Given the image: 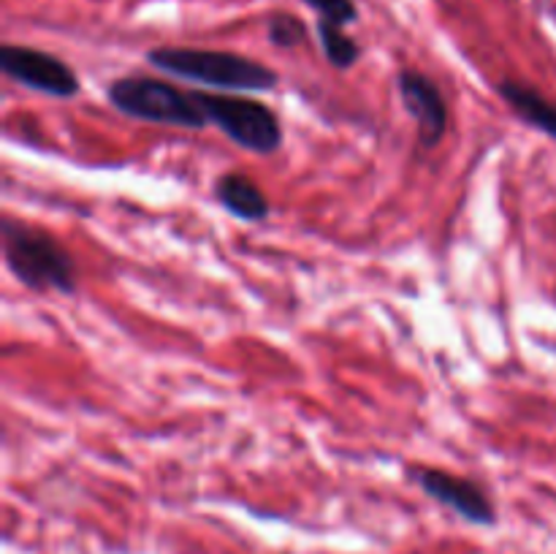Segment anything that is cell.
<instances>
[{
  "label": "cell",
  "instance_id": "7",
  "mask_svg": "<svg viewBox=\"0 0 556 554\" xmlns=\"http://www.w3.org/2000/svg\"><path fill=\"white\" fill-rule=\"evenodd\" d=\"M396 90L405 112L416 119L418 144L424 150L440 147L448 134V101L438 81L418 68H402L396 74Z\"/></svg>",
  "mask_w": 556,
  "mask_h": 554
},
{
  "label": "cell",
  "instance_id": "8",
  "mask_svg": "<svg viewBox=\"0 0 556 554\" xmlns=\"http://www.w3.org/2000/svg\"><path fill=\"white\" fill-rule=\"evenodd\" d=\"M215 199L228 215L244 223H261L271 215V201L253 177L242 172H226L215 179Z\"/></svg>",
  "mask_w": 556,
  "mask_h": 554
},
{
  "label": "cell",
  "instance_id": "9",
  "mask_svg": "<svg viewBox=\"0 0 556 554\" xmlns=\"http://www.w3.org/2000/svg\"><path fill=\"white\" fill-rule=\"evenodd\" d=\"M497 92L516 117L525 119L530 128L543 130V134L556 139V103L548 101L541 90H535V87L521 79H503L497 85Z\"/></svg>",
  "mask_w": 556,
  "mask_h": 554
},
{
  "label": "cell",
  "instance_id": "3",
  "mask_svg": "<svg viewBox=\"0 0 556 554\" xmlns=\"http://www.w3.org/2000/svg\"><path fill=\"white\" fill-rule=\"evenodd\" d=\"M106 101L119 114L139 123L182 130H204L210 125L195 90H185L157 76H119L109 81Z\"/></svg>",
  "mask_w": 556,
  "mask_h": 554
},
{
  "label": "cell",
  "instance_id": "10",
  "mask_svg": "<svg viewBox=\"0 0 556 554\" xmlns=\"http://www.w3.org/2000/svg\"><path fill=\"white\" fill-rule=\"evenodd\" d=\"M315 33H318L320 49H324V58L331 68L337 71H351L353 65L362 60L364 47L345 30L342 25L329 20L315 22Z\"/></svg>",
  "mask_w": 556,
  "mask_h": 554
},
{
  "label": "cell",
  "instance_id": "4",
  "mask_svg": "<svg viewBox=\"0 0 556 554\" xmlns=\"http://www.w3.org/2000/svg\"><path fill=\"white\" fill-rule=\"evenodd\" d=\"M210 125L253 155H275L282 147V123L275 109L242 92L195 90Z\"/></svg>",
  "mask_w": 556,
  "mask_h": 554
},
{
  "label": "cell",
  "instance_id": "1",
  "mask_svg": "<svg viewBox=\"0 0 556 554\" xmlns=\"http://www.w3.org/2000/svg\"><path fill=\"white\" fill-rule=\"evenodd\" d=\"M152 68L182 81H195L212 92H271L280 74L261 60L226 49L155 47L144 54Z\"/></svg>",
  "mask_w": 556,
  "mask_h": 554
},
{
  "label": "cell",
  "instance_id": "12",
  "mask_svg": "<svg viewBox=\"0 0 556 554\" xmlns=\"http://www.w3.org/2000/svg\"><path fill=\"white\" fill-rule=\"evenodd\" d=\"M304 5L318 14V20L337 22V25L348 27L353 22H358V5L356 0H302Z\"/></svg>",
  "mask_w": 556,
  "mask_h": 554
},
{
  "label": "cell",
  "instance_id": "6",
  "mask_svg": "<svg viewBox=\"0 0 556 554\" xmlns=\"http://www.w3.org/2000/svg\"><path fill=\"white\" fill-rule=\"evenodd\" d=\"M407 478L421 489L427 498L434 503L445 505L462 516L465 521L478 527H492L497 521V508H494L492 498L481 483L470 481L465 476H454V473L443 470V467H427V465H413L407 467Z\"/></svg>",
  "mask_w": 556,
  "mask_h": 554
},
{
  "label": "cell",
  "instance_id": "2",
  "mask_svg": "<svg viewBox=\"0 0 556 554\" xmlns=\"http://www.w3.org/2000/svg\"><path fill=\"white\" fill-rule=\"evenodd\" d=\"M0 253L16 282L36 293H76L79 269L58 239L14 215L0 217Z\"/></svg>",
  "mask_w": 556,
  "mask_h": 554
},
{
  "label": "cell",
  "instance_id": "11",
  "mask_svg": "<svg viewBox=\"0 0 556 554\" xmlns=\"http://www.w3.org/2000/svg\"><path fill=\"white\" fill-rule=\"evenodd\" d=\"M266 38H269L277 49H296L307 41V25H304L296 14L277 11V14H271L269 20H266Z\"/></svg>",
  "mask_w": 556,
  "mask_h": 554
},
{
  "label": "cell",
  "instance_id": "5",
  "mask_svg": "<svg viewBox=\"0 0 556 554\" xmlns=\"http://www.w3.org/2000/svg\"><path fill=\"white\" fill-rule=\"evenodd\" d=\"M0 71L16 85L41 92V96L60 98V101H68L81 92L79 74L63 58L47 52V49L3 43L0 47Z\"/></svg>",
  "mask_w": 556,
  "mask_h": 554
}]
</instances>
